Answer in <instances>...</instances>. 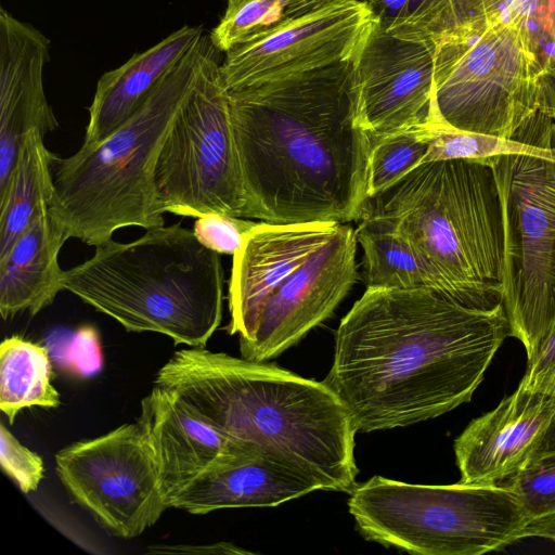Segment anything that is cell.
I'll return each mask as SVG.
<instances>
[{
	"instance_id": "6da1fadb",
	"label": "cell",
	"mask_w": 555,
	"mask_h": 555,
	"mask_svg": "<svg viewBox=\"0 0 555 555\" xmlns=\"http://www.w3.org/2000/svg\"><path fill=\"white\" fill-rule=\"evenodd\" d=\"M507 336L503 302L468 305L435 288H366L339 323L323 382L357 433L404 427L470 401Z\"/></svg>"
},
{
	"instance_id": "7a4b0ae2",
	"label": "cell",
	"mask_w": 555,
	"mask_h": 555,
	"mask_svg": "<svg viewBox=\"0 0 555 555\" xmlns=\"http://www.w3.org/2000/svg\"><path fill=\"white\" fill-rule=\"evenodd\" d=\"M356 56L229 91L246 218L361 219L371 135L359 114Z\"/></svg>"
},
{
	"instance_id": "3957f363",
	"label": "cell",
	"mask_w": 555,
	"mask_h": 555,
	"mask_svg": "<svg viewBox=\"0 0 555 555\" xmlns=\"http://www.w3.org/2000/svg\"><path fill=\"white\" fill-rule=\"evenodd\" d=\"M154 384L177 393L227 437L258 449L319 489L350 493L356 488L357 430L324 382L189 347L172 354Z\"/></svg>"
},
{
	"instance_id": "277c9868",
	"label": "cell",
	"mask_w": 555,
	"mask_h": 555,
	"mask_svg": "<svg viewBox=\"0 0 555 555\" xmlns=\"http://www.w3.org/2000/svg\"><path fill=\"white\" fill-rule=\"evenodd\" d=\"M363 217L389 221L439 291L474 306L502 302L504 221L492 167L465 159L422 163L369 197Z\"/></svg>"
},
{
	"instance_id": "5b68a950",
	"label": "cell",
	"mask_w": 555,
	"mask_h": 555,
	"mask_svg": "<svg viewBox=\"0 0 555 555\" xmlns=\"http://www.w3.org/2000/svg\"><path fill=\"white\" fill-rule=\"evenodd\" d=\"M220 254L180 223L147 229L130 243L113 238L63 272V286L127 332H154L176 345L206 347L221 323Z\"/></svg>"
},
{
	"instance_id": "8992f818",
	"label": "cell",
	"mask_w": 555,
	"mask_h": 555,
	"mask_svg": "<svg viewBox=\"0 0 555 555\" xmlns=\"http://www.w3.org/2000/svg\"><path fill=\"white\" fill-rule=\"evenodd\" d=\"M211 46L203 35L127 121L99 143L55 158L49 212L68 237L96 246L121 228L164 225L156 159Z\"/></svg>"
},
{
	"instance_id": "52a82bcc",
	"label": "cell",
	"mask_w": 555,
	"mask_h": 555,
	"mask_svg": "<svg viewBox=\"0 0 555 555\" xmlns=\"http://www.w3.org/2000/svg\"><path fill=\"white\" fill-rule=\"evenodd\" d=\"M370 541L421 555H480L522 539L531 520L503 485H413L374 476L349 493Z\"/></svg>"
},
{
	"instance_id": "ba28073f",
	"label": "cell",
	"mask_w": 555,
	"mask_h": 555,
	"mask_svg": "<svg viewBox=\"0 0 555 555\" xmlns=\"http://www.w3.org/2000/svg\"><path fill=\"white\" fill-rule=\"evenodd\" d=\"M434 86L441 124L459 130L513 139L539 109L533 60L504 3L438 42Z\"/></svg>"
},
{
	"instance_id": "9c48e42d",
	"label": "cell",
	"mask_w": 555,
	"mask_h": 555,
	"mask_svg": "<svg viewBox=\"0 0 555 555\" xmlns=\"http://www.w3.org/2000/svg\"><path fill=\"white\" fill-rule=\"evenodd\" d=\"M220 53L212 44L160 146L154 185L163 212L246 218L247 199Z\"/></svg>"
},
{
	"instance_id": "30bf717a",
	"label": "cell",
	"mask_w": 555,
	"mask_h": 555,
	"mask_svg": "<svg viewBox=\"0 0 555 555\" xmlns=\"http://www.w3.org/2000/svg\"><path fill=\"white\" fill-rule=\"evenodd\" d=\"M504 221V305L527 360L555 324V160L512 154L492 166Z\"/></svg>"
},
{
	"instance_id": "8fae6325",
	"label": "cell",
	"mask_w": 555,
	"mask_h": 555,
	"mask_svg": "<svg viewBox=\"0 0 555 555\" xmlns=\"http://www.w3.org/2000/svg\"><path fill=\"white\" fill-rule=\"evenodd\" d=\"M70 496L109 533L132 539L169 508L149 437L137 420L55 455Z\"/></svg>"
},
{
	"instance_id": "7c38bea8",
	"label": "cell",
	"mask_w": 555,
	"mask_h": 555,
	"mask_svg": "<svg viewBox=\"0 0 555 555\" xmlns=\"http://www.w3.org/2000/svg\"><path fill=\"white\" fill-rule=\"evenodd\" d=\"M356 231L338 223L334 233L307 258L285 271L240 320L243 358L266 362L297 344L325 321L346 297L358 273Z\"/></svg>"
},
{
	"instance_id": "4fadbf2b",
	"label": "cell",
	"mask_w": 555,
	"mask_h": 555,
	"mask_svg": "<svg viewBox=\"0 0 555 555\" xmlns=\"http://www.w3.org/2000/svg\"><path fill=\"white\" fill-rule=\"evenodd\" d=\"M374 26L369 3L327 0L228 52L220 69L229 91L353 57Z\"/></svg>"
},
{
	"instance_id": "5bb4252c",
	"label": "cell",
	"mask_w": 555,
	"mask_h": 555,
	"mask_svg": "<svg viewBox=\"0 0 555 555\" xmlns=\"http://www.w3.org/2000/svg\"><path fill=\"white\" fill-rule=\"evenodd\" d=\"M438 42H414L373 26L356 56L360 119L371 137L442 125L435 106Z\"/></svg>"
},
{
	"instance_id": "9a60e30c",
	"label": "cell",
	"mask_w": 555,
	"mask_h": 555,
	"mask_svg": "<svg viewBox=\"0 0 555 555\" xmlns=\"http://www.w3.org/2000/svg\"><path fill=\"white\" fill-rule=\"evenodd\" d=\"M555 426V392L517 387L472 421L454 442L461 482L502 485L541 448Z\"/></svg>"
},
{
	"instance_id": "2e32d148",
	"label": "cell",
	"mask_w": 555,
	"mask_h": 555,
	"mask_svg": "<svg viewBox=\"0 0 555 555\" xmlns=\"http://www.w3.org/2000/svg\"><path fill=\"white\" fill-rule=\"evenodd\" d=\"M138 421L153 448L166 502L207 472L264 456L227 437L177 393L155 384L141 401Z\"/></svg>"
},
{
	"instance_id": "e0dca14e",
	"label": "cell",
	"mask_w": 555,
	"mask_h": 555,
	"mask_svg": "<svg viewBox=\"0 0 555 555\" xmlns=\"http://www.w3.org/2000/svg\"><path fill=\"white\" fill-rule=\"evenodd\" d=\"M50 48L39 29L0 8V191L26 135H46L59 126L43 83Z\"/></svg>"
},
{
	"instance_id": "ac0fdd59",
	"label": "cell",
	"mask_w": 555,
	"mask_h": 555,
	"mask_svg": "<svg viewBox=\"0 0 555 555\" xmlns=\"http://www.w3.org/2000/svg\"><path fill=\"white\" fill-rule=\"evenodd\" d=\"M203 35L202 26L184 25L150 49L134 53L119 67L104 73L88 108L89 121L82 144L99 143L127 121Z\"/></svg>"
},
{
	"instance_id": "d6986e66",
	"label": "cell",
	"mask_w": 555,
	"mask_h": 555,
	"mask_svg": "<svg viewBox=\"0 0 555 555\" xmlns=\"http://www.w3.org/2000/svg\"><path fill=\"white\" fill-rule=\"evenodd\" d=\"M315 490L312 481L260 456L198 476L167 504L203 515L222 508L275 506Z\"/></svg>"
},
{
	"instance_id": "ffe728a7",
	"label": "cell",
	"mask_w": 555,
	"mask_h": 555,
	"mask_svg": "<svg viewBox=\"0 0 555 555\" xmlns=\"http://www.w3.org/2000/svg\"><path fill=\"white\" fill-rule=\"evenodd\" d=\"M65 229L42 212L0 258V312L3 320L50 306L63 286L59 254L68 240Z\"/></svg>"
},
{
	"instance_id": "44dd1931",
	"label": "cell",
	"mask_w": 555,
	"mask_h": 555,
	"mask_svg": "<svg viewBox=\"0 0 555 555\" xmlns=\"http://www.w3.org/2000/svg\"><path fill=\"white\" fill-rule=\"evenodd\" d=\"M43 134L31 130L23 141L16 163L0 191V258L46 210L53 193V164Z\"/></svg>"
},
{
	"instance_id": "7402d4cb",
	"label": "cell",
	"mask_w": 555,
	"mask_h": 555,
	"mask_svg": "<svg viewBox=\"0 0 555 555\" xmlns=\"http://www.w3.org/2000/svg\"><path fill=\"white\" fill-rule=\"evenodd\" d=\"M360 221L354 231L364 251L366 288L438 289L417 253L389 221L377 217H363Z\"/></svg>"
},
{
	"instance_id": "603a6c76",
	"label": "cell",
	"mask_w": 555,
	"mask_h": 555,
	"mask_svg": "<svg viewBox=\"0 0 555 555\" xmlns=\"http://www.w3.org/2000/svg\"><path fill=\"white\" fill-rule=\"evenodd\" d=\"M60 403L48 349L20 336L4 338L0 346V409L9 422L24 409L57 408Z\"/></svg>"
},
{
	"instance_id": "cb8c5ba5",
	"label": "cell",
	"mask_w": 555,
	"mask_h": 555,
	"mask_svg": "<svg viewBox=\"0 0 555 555\" xmlns=\"http://www.w3.org/2000/svg\"><path fill=\"white\" fill-rule=\"evenodd\" d=\"M327 0H227L224 14L209 34L220 52L270 33Z\"/></svg>"
},
{
	"instance_id": "d4e9b609",
	"label": "cell",
	"mask_w": 555,
	"mask_h": 555,
	"mask_svg": "<svg viewBox=\"0 0 555 555\" xmlns=\"http://www.w3.org/2000/svg\"><path fill=\"white\" fill-rule=\"evenodd\" d=\"M375 27L414 42H439L459 29L451 0H372Z\"/></svg>"
},
{
	"instance_id": "484cf974",
	"label": "cell",
	"mask_w": 555,
	"mask_h": 555,
	"mask_svg": "<svg viewBox=\"0 0 555 555\" xmlns=\"http://www.w3.org/2000/svg\"><path fill=\"white\" fill-rule=\"evenodd\" d=\"M532 56L540 91L539 109L555 116V0H505Z\"/></svg>"
},
{
	"instance_id": "4316f807",
	"label": "cell",
	"mask_w": 555,
	"mask_h": 555,
	"mask_svg": "<svg viewBox=\"0 0 555 555\" xmlns=\"http://www.w3.org/2000/svg\"><path fill=\"white\" fill-rule=\"evenodd\" d=\"M435 126L371 137L367 198L388 189L423 163Z\"/></svg>"
},
{
	"instance_id": "83f0119b",
	"label": "cell",
	"mask_w": 555,
	"mask_h": 555,
	"mask_svg": "<svg viewBox=\"0 0 555 555\" xmlns=\"http://www.w3.org/2000/svg\"><path fill=\"white\" fill-rule=\"evenodd\" d=\"M502 485L517 494L531 519L555 513V426L521 470Z\"/></svg>"
},
{
	"instance_id": "f1b7e54d",
	"label": "cell",
	"mask_w": 555,
	"mask_h": 555,
	"mask_svg": "<svg viewBox=\"0 0 555 555\" xmlns=\"http://www.w3.org/2000/svg\"><path fill=\"white\" fill-rule=\"evenodd\" d=\"M257 222L225 214L209 212L196 218L193 232L209 249L234 256Z\"/></svg>"
},
{
	"instance_id": "f546056e",
	"label": "cell",
	"mask_w": 555,
	"mask_h": 555,
	"mask_svg": "<svg viewBox=\"0 0 555 555\" xmlns=\"http://www.w3.org/2000/svg\"><path fill=\"white\" fill-rule=\"evenodd\" d=\"M0 464L24 493L37 490L44 475L42 457L23 446L3 424H0Z\"/></svg>"
},
{
	"instance_id": "4dcf8cb0",
	"label": "cell",
	"mask_w": 555,
	"mask_h": 555,
	"mask_svg": "<svg viewBox=\"0 0 555 555\" xmlns=\"http://www.w3.org/2000/svg\"><path fill=\"white\" fill-rule=\"evenodd\" d=\"M518 387L532 391L555 392V324L527 367Z\"/></svg>"
},
{
	"instance_id": "1f68e13d",
	"label": "cell",
	"mask_w": 555,
	"mask_h": 555,
	"mask_svg": "<svg viewBox=\"0 0 555 555\" xmlns=\"http://www.w3.org/2000/svg\"><path fill=\"white\" fill-rule=\"evenodd\" d=\"M149 553L158 554H250L228 542H218L208 545H153Z\"/></svg>"
},
{
	"instance_id": "d6a6232c",
	"label": "cell",
	"mask_w": 555,
	"mask_h": 555,
	"mask_svg": "<svg viewBox=\"0 0 555 555\" xmlns=\"http://www.w3.org/2000/svg\"><path fill=\"white\" fill-rule=\"evenodd\" d=\"M533 537L555 541V513L535 517L528 522L522 539Z\"/></svg>"
},
{
	"instance_id": "836d02e7",
	"label": "cell",
	"mask_w": 555,
	"mask_h": 555,
	"mask_svg": "<svg viewBox=\"0 0 555 555\" xmlns=\"http://www.w3.org/2000/svg\"><path fill=\"white\" fill-rule=\"evenodd\" d=\"M356 1H360V2H366V3H369V2H371L372 0H356Z\"/></svg>"
}]
</instances>
